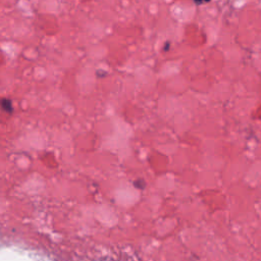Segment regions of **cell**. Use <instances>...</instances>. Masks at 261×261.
<instances>
[{
    "label": "cell",
    "instance_id": "cell-1",
    "mask_svg": "<svg viewBox=\"0 0 261 261\" xmlns=\"http://www.w3.org/2000/svg\"><path fill=\"white\" fill-rule=\"evenodd\" d=\"M1 107H2V110H4L7 113H12L13 112L12 101L8 98H3L1 100Z\"/></svg>",
    "mask_w": 261,
    "mask_h": 261
},
{
    "label": "cell",
    "instance_id": "cell-2",
    "mask_svg": "<svg viewBox=\"0 0 261 261\" xmlns=\"http://www.w3.org/2000/svg\"><path fill=\"white\" fill-rule=\"evenodd\" d=\"M211 0H194V2L198 5H201V4H205V3H209Z\"/></svg>",
    "mask_w": 261,
    "mask_h": 261
}]
</instances>
